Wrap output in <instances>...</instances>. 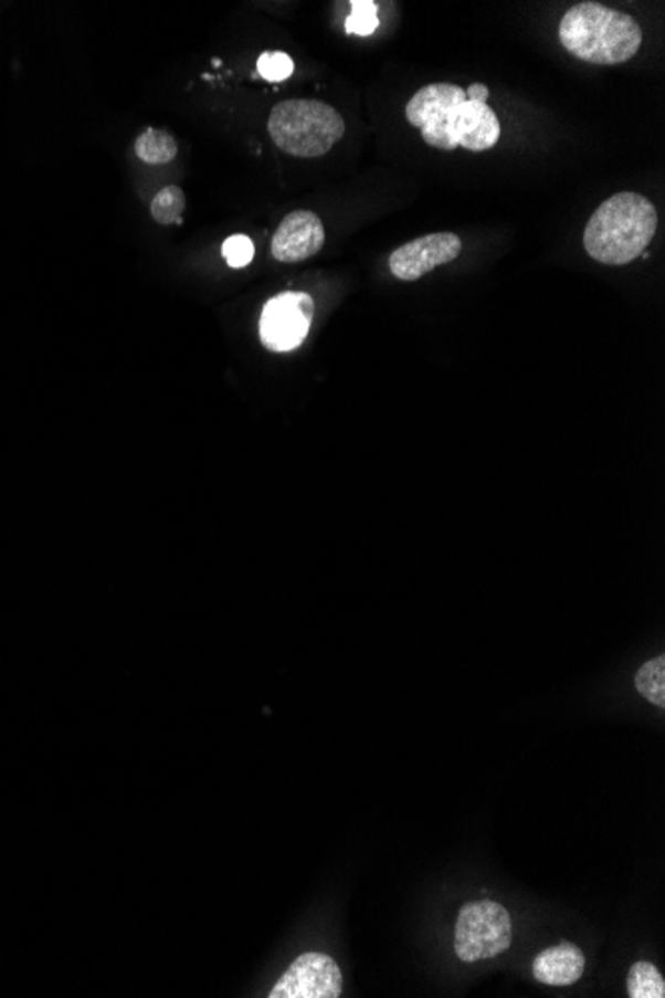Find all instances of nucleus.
Listing matches in <instances>:
<instances>
[{
	"instance_id": "obj_1",
	"label": "nucleus",
	"mask_w": 665,
	"mask_h": 998,
	"mask_svg": "<svg viewBox=\"0 0 665 998\" xmlns=\"http://www.w3.org/2000/svg\"><path fill=\"white\" fill-rule=\"evenodd\" d=\"M404 114L436 150H490L500 138V122L488 102L466 98L463 86L451 82L421 88L407 104Z\"/></svg>"
},
{
	"instance_id": "obj_2",
	"label": "nucleus",
	"mask_w": 665,
	"mask_h": 998,
	"mask_svg": "<svg viewBox=\"0 0 665 998\" xmlns=\"http://www.w3.org/2000/svg\"><path fill=\"white\" fill-rule=\"evenodd\" d=\"M655 230L654 203L642 193H615L592 213L585 225V252L605 265H627L647 250Z\"/></svg>"
},
{
	"instance_id": "obj_3",
	"label": "nucleus",
	"mask_w": 665,
	"mask_h": 998,
	"mask_svg": "<svg viewBox=\"0 0 665 998\" xmlns=\"http://www.w3.org/2000/svg\"><path fill=\"white\" fill-rule=\"evenodd\" d=\"M558 39L578 61L612 66L634 59L642 46V29L625 12L580 2L562 17Z\"/></svg>"
},
{
	"instance_id": "obj_4",
	"label": "nucleus",
	"mask_w": 665,
	"mask_h": 998,
	"mask_svg": "<svg viewBox=\"0 0 665 998\" xmlns=\"http://www.w3.org/2000/svg\"><path fill=\"white\" fill-rule=\"evenodd\" d=\"M272 140L295 158H319L344 138L345 120L329 104L317 101L279 102L267 120Z\"/></svg>"
},
{
	"instance_id": "obj_5",
	"label": "nucleus",
	"mask_w": 665,
	"mask_h": 998,
	"mask_svg": "<svg viewBox=\"0 0 665 998\" xmlns=\"http://www.w3.org/2000/svg\"><path fill=\"white\" fill-rule=\"evenodd\" d=\"M513 945V918L500 903L483 899L461 908L454 927V953L463 963L503 955Z\"/></svg>"
},
{
	"instance_id": "obj_6",
	"label": "nucleus",
	"mask_w": 665,
	"mask_h": 998,
	"mask_svg": "<svg viewBox=\"0 0 665 998\" xmlns=\"http://www.w3.org/2000/svg\"><path fill=\"white\" fill-rule=\"evenodd\" d=\"M315 303L303 292H283L265 303L260 319L262 344L275 354H287L305 342L312 329Z\"/></svg>"
},
{
	"instance_id": "obj_7",
	"label": "nucleus",
	"mask_w": 665,
	"mask_h": 998,
	"mask_svg": "<svg viewBox=\"0 0 665 998\" xmlns=\"http://www.w3.org/2000/svg\"><path fill=\"white\" fill-rule=\"evenodd\" d=\"M344 990V975L335 958L325 953H305L293 960L270 998H337Z\"/></svg>"
},
{
	"instance_id": "obj_8",
	"label": "nucleus",
	"mask_w": 665,
	"mask_h": 998,
	"mask_svg": "<svg viewBox=\"0 0 665 998\" xmlns=\"http://www.w3.org/2000/svg\"><path fill=\"white\" fill-rule=\"evenodd\" d=\"M461 252L463 242L456 233H431L394 250L389 258V267L397 280L416 282L434 267L454 262Z\"/></svg>"
},
{
	"instance_id": "obj_9",
	"label": "nucleus",
	"mask_w": 665,
	"mask_h": 998,
	"mask_svg": "<svg viewBox=\"0 0 665 998\" xmlns=\"http://www.w3.org/2000/svg\"><path fill=\"white\" fill-rule=\"evenodd\" d=\"M325 228L317 213L299 210L287 213L272 240L275 262L299 263L321 252Z\"/></svg>"
},
{
	"instance_id": "obj_10",
	"label": "nucleus",
	"mask_w": 665,
	"mask_h": 998,
	"mask_svg": "<svg viewBox=\"0 0 665 998\" xmlns=\"http://www.w3.org/2000/svg\"><path fill=\"white\" fill-rule=\"evenodd\" d=\"M585 957L572 943L546 948L532 960V975L548 987H570L584 975Z\"/></svg>"
},
{
	"instance_id": "obj_11",
	"label": "nucleus",
	"mask_w": 665,
	"mask_h": 998,
	"mask_svg": "<svg viewBox=\"0 0 665 998\" xmlns=\"http://www.w3.org/2000/svg\"><path fill=\"white\" fill-rule=\"evenodd\" d=\"M134 150L144 164L161 166L178 156V141L172 134H168L166 130L148 128L138 136V140L134 144Z\"/></svg>"
},
{
	"instance_id": "obj_12",
	"label": "nucleus",
	"mask_w": 665,
	"mask_h": 998,
	"mask_svg": "<svg viewBox=\"0 0 665 998\" xmlns=\"http://www.w3.org/2000/svg\"><path fill=\"white\" fill-rule=\"evenodd\" d=\"M627 997L632 998H664L665 980L659 968L654 963L637 960L627 970Z\"/></svg>"
},
{
	"instance_id": "obj_13",
	"label": "nucleus",
	"mask_w": 665,
	"mask_h": 998,
	"mask_svg": "<svg viewBox=\"0 0 665 998\" xmlns=\"http://www.w3.org/2000/svg\"><path fill=\"white\" fill-rule=\"evenodd\" d=\"M635 687L642 696L657 707H665V658L647 660L635 674Z\"/></svg>"
},
{
	"instance_id": "obj_14",
	"label": "nucleus",
	"mask_w": 665,
	"mask_h": 998,
	"mask_svg": "<svg viewBox=\"0 0 665 998\" xmlns=\"http://www.w3.org/2000/svg\"><path fill=\"white\" fill-rule=\"evenodd\" d=\"M183 210H186V193L178 186H166L151 200V218L161 225L182 223Z\"/></svg>"
},
{
	"instance_id": "obj_15",
	"label": "nucleus",
	"mask_w": 665,
	"mask_h": 998,
	"mask_svg": "<svg viewBox=\"0 0 665 998\" xmlns=\"http://www.w3.org/2000/svg\"><path fill=\"white\" fill-rule=\"evenodd\" d=\"M377 29H379V19H377V4L373 0H353L351 14L345 22V31L349 34H357V36H369Z\"/></svg>"
},
{
	"instance_id": "obj_16",
	"label": "nucleus",
	"mask_w": 665,
	"mask_h": 998,
	"mask_svg": "<svg viewBox=\"0 0 665 998\" xmlns=\"http://www.w3.org/2000/svg\"><path fill=\"white\" fill-rule=\"evenodd\" d=\"M293 61L285 52H263L257 61V74L270 82H282L293 74Z\"/></svg>"
},
{
	"instance_id": "obj_17",
	"label": "nucleus",
	"mask_w": 665,
	"mask_h": 998,
	"mask_svg": "<svg viewBox=\"0 0 665 998\" xmlns=\"http://www.w3.org/2000/svg\"><path fill=\"white\" fill-rule=\"evenodd\" d=\"M222 252L228 265L240 270V267H245V265L252 263L255 245H253L252 240L247 235H232V238H228L223 242Z\"/></svg>"
},
{
	"instance_id": "obj_18",
	"label": "nucleus",
	"mask_w": 665,
	"mask_h": 998,
	"mask_svg": "<svg viewBox=\"0 0 665 998\" xmlns=\"http://www.w3.org/2000/svg\"><path fill=\"white\" fill-rule=\"evenodd\" d=\"M464 92H466V98H474V101L486 102L488 101V96H490L488 88H486L484 84H478V82H476V84H471L468 91Z\"/></svg>"
}]
</instances>
